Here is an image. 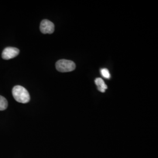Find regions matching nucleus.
<instances>
[{
	"label": "nucleus",
	"instance_id": "1",
	"mask_svg": "<svg viewBox=\"0 0 158 158\" xmlns=\"http://www.w3.org/2000/svg\"><path fill=\"white\" fill-rule=\"evenodd\" d=\"M12 95L18 102L27 103L30 101V95L28 90L21 85H16L12 89Z\"/></svg>",
	"mask_w": 158,
	"mask_h": 158
},
{
	"label": "nucleus",
	"instance_id": "2",
	"mask_svg": "<svg viewBox=\"0 0 158 158\" xmlns=\"http://www.w3.org/2000/svg\"><path fill=\"white\" fill-rule=\"evenodd\" d=\"M56 68L57 70L60 72H69L73 71L76 68V64L72 60L62 59L57 62L56 63Z\"/></svg>",
	"mask_w": 158,
	"mask_h": 158
},
{
	"label": "nucleus",
	"instance_id": "3",
	"mask_svg": "<svg viewBox=\"0 0 158 158\" xmlns=\"http://www.w3.org/2000/svg\"><path fill=\"white\" fill-rule=\"evenodd\" d=\"M40 30L42 34H53L55 31V25L50 21L44 19L40 23Z\"/></svg>",
	"mask_w": 158,
	"mask_h": 158
},
{
	"label": "nucleus",
	"instance_id": "4",
	"mask_svg": "<svg viewBox=\"0 0 158 158\" xmlns=\"http://www.w3.org/2000/svg\"><path fill=\"white\" fill-rule=\"evenodd\" d=\"M19 53V50L16 48L8 47L6 48L2 53V57L3 59L9 60L17 56Z\"/></svg>",
	"mask_w": 158,
	"mask_h": 158
},
{
	"label": "nucleus",
	"instance_id": "5",
	"mask_svg": "<svg viewBox=\"0 0 158 158\" xmlns=\"http://www.w3.org/2000/svg\"><path fill=\"white\" fill-rule=\"evenodd\" d=\"M95 83L97 85V89L102 93H104L107 89V85H106L104 80L102 78H97L95 80Z\"/></svg>",
	"mask_w": 158,
	"mask_h": 158
},
{
	"label": "nucleus",
	"instance_id": "6",
	"mask_svg": "<svg viewBox=\"0 0 158 158\" xmlns=\"http://www.w3.org/2000/svg\"><path fill=\"white\" fill-rule=\"evenodd\" d=\"M8 107V102L5 97L0 96V111H3Z\"/></svg>",
	"mask_w": 158,
	"mask_h": 158
},
{
	"label": "nucleus",
	"instance_id": "7",
	"mask_svg": "<svg viewBox=\"0 0 158 158\" xmlns=\"http://www.w3.org/2000/svg\"><path fill=\"white\" fill-rule=\"evenodd\" d=\"M101 74H102V76L106 79L110 78V74L107 69L104 68V69H101Z\"/></svg>",
	"mask_w": 158,
	"mask_h": 158
}]
</instances>
